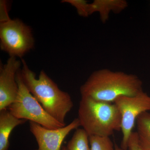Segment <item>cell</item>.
Segmentation results:
<instances>
[{"mask_svg":"<svg viewBox=\"0 0 150 150\" xmlns=\"http://www.w3.org/2000/svg\"><path fill=\"white\" fill-rule=\"evenodd\" d=\"M78 118L89 136L110 137L121 130V115L114 103L81 97Z\"/></svg>","mask_w":150,"mask_h":150,"instance_id":"cell-3","label":"cell"},{"mask_svg":"<svg viewBox=\"0 0 150 150\" xmlns=\"http://www.w3.org/2000/svg\"><path fill=\"white\" fill-rule=\"evenodd\" d=\"M18 91L15 100L8 108L14 116L29 120L48 129H56L66 126L56 120L46 112L29 91L22 79L21 71L17 73Z\"/></svg>","mask_w":150,"mask_h":150,"instance_id":"cell-4","label":"cell"},{"mask_svg":"<svg viewBox=\"0 0 150 150\" xmlns=\"http://www.w3.org/2000/svg\"><path fill=\"white\" fill-rule=\"evenodd\" d=\"M89 136L83 129H76L71 139L67 144L69 150H91Z\"/></svg>","mask_w":150,"mask_h":150,"instance_id":"cell-11","label":"cell"},{"mask_svg":"<svg viewBox=\"0 0 150 150\" xmlns=\"http://www.w3.org/2000/svg\"><path fill=\"white\" fill-rule=\"evenodd\" d=\"M61 150H69L67 149V147L64 146H62Z\"/></svg>","mask_w":150,"mask_h":150,"instance_id":"cell-15","label":"cell"},{"mask_svg":"<svg viewBox=\"0 0 150 150\" xmlns=\"http://www.w3.org/2000/svg\"><path fill=\"white\" fill-rule=\"evenodd\" d=\"M113 103L118 108L121 117L123 136L121 148L127 150L128 142L137 118L142 113L150 110V96L143 91L133 96L119 97Z\"/></svg>","mask_w":150,"mask_h":150,"instance_id":"cell-5","label":"cell"},{"mask_svg":"<svg viewBox=\"0 0 150 150\" xmlns=\"http://www.w3.org/2000/svg\"><path fill=\"white\" fill-rule=\"evenodd\" d=\"M22 62L23 66L21 74L29 91L49 115L60 123L66 124V116L74 106L70 95L60 90L43 71L37 79L25 61L22 60Z\"/></svg>","mask_w":150,"mask_h":150,"instance_id":"cell-2","label":"cell"},{"mask_svg":"<svg viewBox=\"0 0 150 150\" xmlns=\"http://www.w3.org/2000/svg\"><path fill=\"white\" fill-rule=\"evenodd\" d=\"M136 124L141 147L144 150H150V112L141 114L137 118Z\"/></svg>","mask_w":150,"mask_h":150,"instance_id":"cell-10","label":"cell"},{"mask_svg":"<svg viewBox=\"0 0 150 150\" xmlns=\"http://www.w3.org/2000/svg\"><path fill=\"white\" fill-rule=\"evenodd\" d=\"M128 149L129 150H144L140 144L139 137L137 132H133L129 139L128 144ZM114 150H123L117 145L114 146Z\"/></svg>","mask_w":150,"mask_h":150,"instance_id":"cell-13","label":"cell"},{"mask_svg":"<svg viewBox=\"0 0 150 150\" xmlns=\"http://www.w3.org/2000/svg\"><path fill=\"white\" fill-rule=\"evenodd\" d=\"M81 126L78 118L69 125L56 129H48L34 122L30 121V130L38 144L34 150H61L62 144L70 132Z\"/></svg>","mask_w":150,"mask_h":150,"instance_id":"cell-7","label":"cell"},{"mask_svg":"<svg viewBox=\"0 0 150 150\" xmlns=\"http://www.w3.org/2000/svg\"><path fill=\"white\" fill-rule=\"evenodd\" d=\"M142 91V81L136 75L108 69L93 73L80 88L81 97L111 103L119 97L133 96Z\"/></svg>","mask_w":150,"mask_h":150,"instance_id":"cell-1","label":"cell"},{"mask_svg":"<svg viewBox=\"0 0 150 150\" xmlns=\"http://www.w3.org/2000/svg\"><path fill=\"white\" fill-rule=\"evenodd\" d=\"M21 62L16 57L10 56L5 64L1 67L0 111L7 109L15 100L18 91L16 80Z\"/></svg>","mask_w":150,"mask_h":150,"instance_id":"cell-8","label":"cell"},{"mask_svg":"<svg viewBox=\"0 0 150 150\" xmlns=\"http://www.w3.org/2000/svg\"><path fill=\"white\" fill-rule=\"evenodd\" d=\"M27 121L16 118L8 108L0 111V150H8L9 140L12 131L16 126Z\"/></svg>","mask_w":150,"mask_h":150,"instance_id":"cell-9","label":"cell"},{"mask_svg":"<svg viewBox=\"0 0 150 150\" xmlns=\"http://www.w3.org/2000/svg\"><path fill=\"white\" fill-rule=\"evenodd\" d=\"M6 5L4 1H1V22L10 19L7 11Z\"/></svg>","mask_w":150,"mask_h":150,"instance_id":"cell-14","label":"cell"},{"mask_svg":"<svg viewBox=\"0 0 150 150\" xmlns=\"http://www.w3.org/2000/svg\"><path fill=\"white\" fill-rule=\"evenodd\" d=\"M91 150H114V146L110 137L89 136Z\"/></svg>","mask_w":150,"mask_h":150,"instance_id":"cell-12","label":"cell"},{"mask_svg":"<svg viewBox=\"0 0 150 150\" xmlns=\"http://www.w3.org/2000/svg\"><path fill=\"white\" fill-rule=\"evenodd\" d=\"M1 48L10 56L21 57L33 46L31 30L19 20L1 22Z\"/></svg>","mask_w":150,"mask_h":150,"instance_id":"cell-6","label":"cell"}]
</instances>
